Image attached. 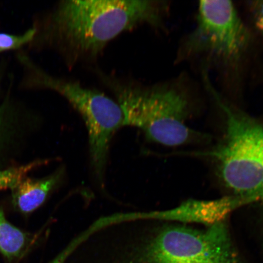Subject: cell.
Masks as SVG:
<instances>
[{
  "instance_id": "5b68a950",
  "label": "cell",
  "mask_w": 263,
  "mask_h": 263,
  "mask_svg": "<svg viewBox=\"0 0 263 263\" xmlns=\"http://www.w3.org/2000/svg\"><path fill=\"white\" fill-rule=\"evenodd\" d=\"M32 84L63 97L78 111L87 127L92 164L101 179L111 140L124 127V117L116 101L103 92L84 86L78 81L52 77L34 68Z\"/></svg>"
},
{
  "instance_id": "277c9868",
  "label": "cell",
  "mask_w": 263,
  "mask_h": 263,
  "mask_svg": "<svg viewBox=\"0 0 263 263\" xmlns=\"http://www.w3.org/2000/svg\"><path fill=\"white\" fill-rule=\"evenodd\" d=\"M212 92L226 115L225 136L210 154L220 179L233 195L263 201V124Z\"/></svg>"
},
{
  "instance_id": "30bf717a",
  "label": "cell",
  "mask_w": 263,
  "mask_h": 263,
  "mask_svg": "<svg viewBox=\"0 0 263 263\" xmlns=\"http://www.w3.org/2000/svg\"><path fill=\"white\" fill-rule=\"evenodd\" d=\"M43 163L42 161H35L25 165L0 171V190L15 188L31 171Z\"/></svg>"
},
{
  "instance_id": "52a82bcc",
  "label": "cell",
  "mask_w": 263,
  "mask_h": 263,
  "mask_svg": "<svg viewBox=\"0 0 263 263\" xmlns=\"http://www.w3.org/2000/svg\"><path fill=\"white\" fill-rule=\"evenodd\" d=\"M254 200L235 195L215 200L189 199L178 206L163 211L132 213L118 215L121 222L137 220H157L182 223H200L210 227L224 222L230 215Z\"/></svg>"
},
{
  "instance_id": "9c48e42d",
  "label": "cell",
  "mask_w": 263,
  "mask_h": 263,
  "mask_svg": "<svg viewBox=\"0 0 263 263\" xmlns=\"http://www.w3.org/2000/svg\"><path fill=\"white\" fill-rule=\"evenodd\" d=\"M28 240L26 233L9 222L0 209V252L9 259L18 257Z\"/></svg>"
},
{
  "instance_id": "4fadbf2b",
  "label": "cell",
  "mask_w": 263,
  "mask_h": 263,
  "mask_svg": "<svg viewBox=\"0 0 263 263\" xmlns=\"http://www.w3.org/2000/svg\"><path fill=\"white\" fill-rule=\"evenodd\" d=\"M6 109H7L6 104L4 103L0 106V134H1L3 122H4Z\"/></svg>"
},
{
  "instance_id": "8992f818",
  "label": "cell",
  "mask_w": 263,
  "mask_h": 263,
  "mask_svg": "<svg viewBox=\"0 0 263 263\" xmlns=\"http://www.w3.org/2000/svg\"><path fill=\"white\" fill-rule=\"evenodd\" d=\"M251 35L232 2H199L196 27L185 45L186 54H208L221 60H238Z\"/></svg>"
},
{
  "instance_id": "7c38bea8",
  "label": "cell",
  "mask_w": 263,
  "mask_h": 263,
  "mask_svg": "<svg viewBox=\"0 0 263 263\" xmlns=\"http://www.w3.org/2000/svg\"><path fill=\"white\" fill-rule=\"evenodd\" d=\"M256 25L263 33V5L258 9V15H256Z\"/></svg>"
},
{
  "instance_id": "8fae6325",
  "label": "cell",
  "mask_w": 263,
  "mask_h": 263,
  "mask_svg": "<svg viewBox=\"0 0 263 263\" xmlns=\"http://www.w3.org/2000/svg\"><path fill=\"white\" fill-rule=\"evenodd\" d=\"M36 33L35 28L29 29L20 35L0 33V52L21 48L34 40Z\"/></svg>"
},
{
  "instance_id": "ba28073f",
  "label": "cell",
  "mask_w": 263,
  "mask_h": 263,
  "mask_svg": "<svg viewBox=\"0 0 263 263\" xmlns=\"http://www.w3.org/2000/svg\"><path fill=\"white\" fill-rule=\"evenodd\" d=\"M63 171L41 179L25 178L12 190L13 203L24 213L34 211L45 202L49 192L61 180Z\"/></svg>"
},
{
  "instance_id": "6da1fadb",
  "label": "cell",
  "mask_w": 263,
  "mask_h": 263,
  "mask_svg": "<svg viewBox=\"0 0 263 263\" xmlns=\"http://www.w3.org/2000/svg\"><path fill=\"white\" fill-rule=\"evenodd\" d=\"M165 2L141 0H64L44 20L39 35L68 67L96 61L106 45L124 32L162 25Z\"/></svg>"
},
{
  "instance_id": "3957f363",
  "label": "cell",
  "mask_w": 263,
  "mask_h": 263,
  "mask_svg": "<svg viewBox=\"0 0 263 263\" xmlns=\"http://www.w3.org/2000/svg\"><path fill=\"white\" fill-rule=\"evenodd\" d=\"M96 73L116 98L124 126L139 128L148 140L166 146L183 145L202 137L186 124L189 102L179 90L165 85L145 86L101 71Z\"/></svg>"
},
{
  "instance_id": "7a4b0ae2",
  "label": "cell",
  "mask_w": 263,
  "mask_h": 263,
  "mask_svg": "<svg viewBox=\"0 0 263 263\" xmlns=\"http://www.w3.org/2000/svg\"><path fill=\"white\" fill-rule=\"evenodd\" d=\"M111 249L104 263H246L226 222L200 230L164 225Z\"/></svg>"
}]
</instances>
